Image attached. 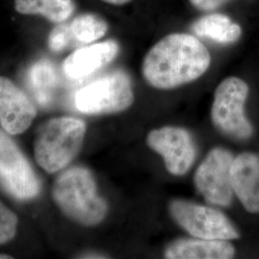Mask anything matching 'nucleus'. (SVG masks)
I'll return each instance as SVG.
<instances>
[{
    "label": "nucleus",
    "instance_id": "f257e3e1",
    "mask_svg": "<svg viewBox=\"0 0 259 259\" xmlns=\"http://www.w3.org/2000/svg\"><path fill=\"white\" fill-rule=\"evenodd\" d=\"M210 54L197 37L174 33L149 50L142 73L152 87L171 90L200 78L210 65Z\"/></svg>",
    "mask_w": 259,
    "mask_h": 259
},
{
    "label": "nucleus",
    "instance_id": "f03ea898",
    "mask_svg": "<svg viewBox=\"0 0 259 259\" xmlns=\"http://www.w3.org/2000/svg\"><path fill=\"white\" fill-rule=\"evenodd\" d=\"M56 204L65 215L84 226H94L105 218L108 205L98 195L90 170L72 167L63 172L53 186Z\"/></svg>",
    "mask_w": 259,
    "mask_h": 259
},
{
    "label": "nucleus",
    "instance_id": "7ed1b4c3",
    "mask_svg": "<svg viewBox=\"0 0 259 259\" xmlns=\"http://www.w3.org/2000/svg\"><path fill=\"white\" fill-rule=\"evenodd\" d=\"M85 135V124L73 117L53 118L45 123L35 140V157L39 166L55 173L67 166L79 153Z\"/></svg>",
    "mask_w": 259,
    "mask_h": 259
},
{
    "label": "nucleus",
    "instance_id": "20e7f679",
    "mask_svg": "<svg viewBox=\"0 0 259 259\" xmlns=\"http://www.w3.org/2000/svg\"><path fill=\"white\" fill-rule=\"evenodd\" d=\"M134 101L129 76L121 70L103 75L79 90L75 95L76 109L87 114H104L125 111Z\"/></svg>",
    "mask_w": 259,
    "mask_h": 259
},
{
    "label": "nucleus",
    "instance_id": "39448f33",
    "mask_svg": "<svg viewBox=\"0 0 259 259\" xmlns=\"http://www.w3.org/2000/svg\"><path fill=\"white\" fill-rule=\"evenodd\" d=\"M248 94V84L237 77H229L217 87L211 119L214 126L225 135L237 139H249L252 135L251 124L244 112Z\"/></svg>",
    "mask_w": 259,
    "mask_h": 259
},
{
    "label": "nucleus",
    "instance_id": "423d86ee",
    "mask_svg": "<svg viewBox=\"0 0 259 259\" xmlns=\"http://www.w3.org/2000/svg\"><path fill=\"white\" fill-rule=\"evenodd\" d=\"M0 186L21 201L34 199L40 190L33 167L3 129H0Z\"/></svg>",
    "mask_w": 259,
    "mask_h": 259
},
{
    "label": "nucleus",
    "instance_id": "0eeeda50",
    "mask_svg": "<svg viewBox=\"0 0 259 259\" xmlns=\"http://www.w3.org/2000/svg\"><path fill=\"white\" fill-rule=\"evenodd\" d=\"M169 211L184 230L196 238L232 240L239 233L222 212L184 200L172 201Z\"/></svg>",
    "mask_w": 259,
    "mask_h": 259
},
{
    "label": "nucleus",
    "instance_id": "6e6552de",
    "mask_svg": "<svg viewBox=\"0 0 259 259\" xmlns=\"http://www.w3.org/2000/svg\"><path fill=\"white\" fill-rule=\"evenodd\" d=\"M234 158L225 149H212L195 174L194 183L198 191L206 202L227 206L233 194L232 167Z\"/></svg>",
    "mask_w": 259,
    "mask_h": 259
},
{
    "label": "nucleus",
    "instance_id": "1a4fd4ad",
    "mask_svg": "<svg viewBox=\"0 0 259 259\" xmlns=\"http://www.w3.org/2000/svg\"><path fill=\"white\" fill-rule=\"evenodd\" d=\"M147 144L163 157L167 170L173 175H184L194 161V143L185 129L163 127L154 130L147 137Z\"/></svg>",
    "mask_w": 259,
    "mask_h": 259
},
{
    "label": "nucleus",
    "instance_id": "9d476101",
    "mask_svg": "<svg viewBox=\"0 0 259 259\" xmlns=\"http://www.w3.org/2000/svg\"><path fill=\"white\" fill-rule=\"evenodd\" d=\"M37 114L34 104L18 85L0 77V125L10 135H19L30 127Z\"/></svg>",
    "mask_w": 259,
    "mask_h": 259
},
{
    "label": "nucleus",
    "instance_id": "9b49d317",
    "mask_svg": "<svg viewBox=\"0 0 259 259\" xmlns=\"http://www.w3.org/2000/svg\"><path fill=\"white\" fill-rule=\"evenodd\" d=\"M118 52L119 46L114 40H106L81 47L65 59L63 71L71 80L87 78L109 65Z\"/></svg>",
    "mask_w": 259,
    "mask_h": 259
},
{
    "label": "nucleus",
    "instance_id": "f8f14e48",
    "mask_svg": "<svg viewBox=\"0 0 259 259\" xmlns=\"http://www.w3.org/2000/svg\"><path fill=\"white\" fill-rule=\"evenodd\" d=\"M232 185L246 210L259 213V157L256 155L243 153L234 158Z\"/></svg>",
    "mask_w": 259,
    "mask_h": 259
},
{
    "label": "nucleus",
    "instance_id": "ddd939ff",
    "mask_svg": "<svg viewBox=\"0 0 259 259\" xmlns=\"http://www.w3.org/2000/svg\"><path fill=\"white\" fill-rule=\"evenodd\" d=\"M234 248L227 240L184 239L171 244L165 250L168 259H229L234 255Z\"/></svg>",
    "mask_w": 259,
    "mask_h": 259
},
{
    "label": "nucleus",
    "instance_id": "4468645a",
    "mask_svg": "<svg viewBox=\"0 0 259 259\" xmlns=\"http://www.w3.org/2000/svg\"><path fill=\"white\" fill-rule=\"evenodd\" d=\"M30 92L39 106L47 108L53 105L59 78L55 65L48 60H40L32 65L27 74Z\"/></svg>",
    "mask_w": 259,
    "mask_h": 259
},
{
    "label": "nucleus",
    "instance_id": "2eb2a0df",
    "mask_svg": "<svg viewBox=\"0 0 259 259\" xmlns=\"http://www.w3.org/2000/svg\"><path fill=\"white\" fill-rule=\"evenodd\" d=\"M192 32L198 37L208 38L218 44H232L239 39L240 25L223 14H211L195 21Z\"/></svg>",
    "mask_w": 259,
    "mask_h": 259
},
{
    "label": "nucleus",
    "instance_id": "dca6fc26",
    "mask_svg": "<svg viewBox=\"0 0 259 259\" xmlns=\"http://www.w3.org/2000/svg\"><path fill=\"white\" fill-rule=\"evenodd\" d=\"M73 0H15V10L21 15L40 16L52 23H63L75 12Z\"/></svg>",
    "mask_w": 259,
    "mask_h": 259
},
{
    "label": "nucleus",
    "instance_id": "f3484780",
    "mask_svg": "<svg viewBox=\"0 0 259 259\" xmlns=\"http://www.w3.org/2000/svg\"><path fill=\"white\" fill-rule=\"evenodd\" d=\"M68 25L76 45L92 44L108 31L107 22L94 14L79 15Z\"/></svg>",
    "mask_w": 259,
    "mask_h": 259
},
{
    "label": "nucleus",
    "instance_id": "a211bd4d",
    "mask_svg": "<svg viewBox=\"0 0 259 259\" xmlns=\"http://www.w3.org/2000/svg\"><path fill=\"white\" fill-rule=\"evenodd\" d=\"M48 45L53 52H61L76 45L68 23H59L52 30L49 35Z\"/></svg>",
    "mask_w": 259,
    "mask_h": 259
},
{
    "label": "nucleus",
    "instance_id": "6ab92c4d",
    "mask_svg": "<svg viewBox=\"0 0 259 259\" xmlns=\"http://www.w3.org/2000/svg\"><path fill=\"white\" fill-rule=\"evenodd\" d=\"M18 217L0 202V245L12 240L17 233Z\"/></svg>",
    "mask_w": 259,
    "mask_h": 259
},
{
    "label": "nucleus",
    "instance_id": "aec40b11",
    "mask_svg": "<svg viewBox=\"0 0 259 259\" xmlns=\"http://www.w3.org/2000/svg\"><path fill=\"white\" fill-rule=\"evenodd\" d=\"M229 0H189L190 4L196 9L204 12H210L218 9Z\"/></svg>",
    "mask_w": 259,
    "mask_h": 259
},
{
    "label": "nucleus",
    "instance_id": "412c9836",
    "mask_svg": "<svg viewBox=\"0 0 259 259\" xmlns=\"http://www.w3.org/2000/svg\"><path fill=\"white\" fill-rule=\"evenodd\" d=\"M106 3H109L111 5H117V6H121V5H125L127 3L131 2L132 0H102Z\"/></svg>",
    "mask_w": 259,
    "mask_h": 259
},
{
    "label": "nucleus",
    "instance_id": "4be33fe9",
    "mask_svg": "<svg viewBox=\"0 0 259 259\" xmlns=\"http://www.w3.org/2000/svg\"><path fill=\"white\" fill-rule=\"evenodd\" d=\"M13 258L12 256H9L7 254H0V259H11Z\"/></svg>",
    "mask_w": 259,
    "mask_h": 259
}]
</instances>
